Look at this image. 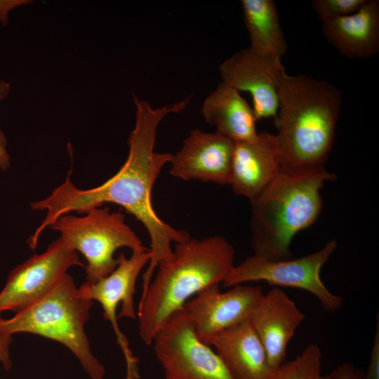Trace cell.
<instances>
[{
	"label": "cell",
	"mask_w": 379,
	"mask_h": 379,
	"mask_svg": "<svg viewBox=\"0 0 379 379\" xmlns=\"http://www.w3.org/2000/svg\"><path fill=\"white\" fill-rule=\"evenodd\" d=\"M326 39L343 55L369 58L379 51V1L367 0L356 12L324 23Z\"/></svg>",
	"instance_id": "e0dca14e"
},
{
	"label": "cell",
	"mask_w": 379,
	"mask_h": 379,
	"mask_svg": "<svg viewBox=\"0 0 379 379\" xmlns=\"http://www.w3.org/2000/svg\"><path fill=\"white\" fill-rule=\"evenodd\" d=\"M29 2L30 1L26 0H0V22L3 25H7L8 24L9 11Z\"/></svg>",
	"instance_id": "d4e9b609"
},
{
	"label": "cell",
	"mask_w": 379,
	"mask_h": 379,
	"mask_svg": "<svg viewBox=\"0 0 379 379\" xmlns=\"http://www.w3.org/2000/svg\"><path fill=\"white\" fill-rule=\"evenodd\" d=\"M261 286L238 284L221 292L219 285L208 287L184 305L192 318L197 337L204 343L251 316L263 295Z\"/></svg>",
	"instance_id": "7c38bea8"
},
{
	"label": "cell",
	"mask_w": 379,
	"mask_h": 379,
	"mask_svg": "<svg viewBox=\"0 0 379 379\" xmlns=\"http://www.w3.org/2000/svg\"><path fill=\"white\" fill-rule=\"evenodd\" d=\"M11 86L5 81H0V100H4L8 95ZM0 144L6 147V140L3 132L0 130Z\"/></svg>",
	"instance_id": "484cf974"
},
{
	"label": "cell",
	"mask_w": 379,
	"mask_h": 379,
	"mask_svg": "<svg viewBox=\"0 0 379 379\" xmlns=\"http://www.w3.org/2000/svg\"><path fill=\"white\" fill-rule=\"evenodd\" d=\"M77 216L70 213L58 218L49 228L58 232L87 261L86 279L95 283L112 273L119 263L114 253L126 247L132 252L147 249L125 221L121 211L96 206Z\"/></svg>",
	"instance_id": "8992f818"
},
{
	"label": "cell",
	"mask_w": 379,
	"mask_h": 379,
	"mask_svg": "<svg viewBox=\"0 0 379 379\" xmlns=\"http://www.w3.org/2000/svg\"><path fill=\"white\" fill-rule=\"evenodd\" d=\"M336 248V241L331 240L316 252L279 261L267 260L253 255L234 265L222 284L233 286L262 281L274 287L300 288L315 296L325 311L335 312L343 305V299L326 288L320 274Z\"/></svg>",
	"instance_id": "ba28073f"
},
{
	"label": "cell",
	"mask_w": 379,
	"mask_h": 379,
	"mask_svg": "<svg viewBox=\"0 0 379 379\" xmlns=\"http://www.w3.org/2000/svg\"><path fill=\"white\" fill-rule=\"evenodd\" d=\"M282 168L276 135L258 133L251 141L235 142L229 185L251 201L276 178Z\"/></svg>",
	"instance_id": "5bb4252c"
},
{
	"label": "cell",
	"mask_w": 379,
	"mask_h": 379,
	"mask_svg": "<svg viewBox=\"0 0 379 379\" xmlns=\"http://www.w3.org/2000/svg\"><path fill=\"white\" fill-rule=\"evenodd\" d=\"M234 246L223 237L190 238L175 244L173 258L161 262L142 293L138 332L151 345L168 318L202 290L223 283L234 267Z\"/></svg>",
	"instance_id": "7a4b0ae2"
},
{
	"label": "cell",
	"mask_w": 379,
	"mask_h": 379,
	"mask_svg": "<svg viewBox=\"0 0 379 379\" xmlns=\"http://www.w3.org/2000/svg\"><path fill=\"white\" fill-rule=\"evenodd\" d=\"M304 319L294 301L278 287L263 293L253 310L249 320L274 371L284 363L288 343Z\"/></svg>",
	"instance_id": "9a60e30c"
},
{
	"label": "cell",
	"mask_w": 379,
	"mask_h": 379,
	"mask_svg": "<svg viewBox=\"0 0 379 379\" xmlns=\"http://www.w3.org/2000/svg\"><path fill=\"white\" fill-rule=\"evenodd\" d=\"M367 0H314L312 6L324 23L350 15L358 11Z\"/></svg>",
	"instance_id": "44dd1931"
},
{
	"label": "cell",
	"mask_w": 379,
	"mask_h": 379,
	"mask_svg": "<svg viewBox=\"0 0 379 379\" xmlns=\"http://www.w3.org/2000/svg\"><path fill=\"white\" fill-rule=\"evenodd\" d=\"M341 105V91L326 80L283 74L275 120L281 168L324 166Z\"/></svg>",
	"instance_id": "3957f363"
},
{
	"label": "cell",
	"mask_w": 379,
	"mask_h": 379,
	"mask_svg": "<svg viewBox=\"0 0 379 379\" xmlns=\"http://www.w3.org/2000/svg\"><path fill=\"white\" fill-rule=\"evenodd\" d=\"M201 112L206 123L234 142L251 141L258 134L253 108L239 91L221 81L204 99Z\"/></svg>",
	"instance_id": "ac0fdd59"
},
{
	"label": "cell",
	"mask_w": 379,
	"mask_h": 379,
	"mask_svg": "<svg viewBox=\"0 0 379 379\" xmlns=\"http://www.w3.org/2000/svg\"><path fill=\"white\" fill-rule=\"evenodd\" d=\"M363 379H379V317L376 316L375 330L369 364Z\"/></svg>",
	"instance_id": "7402d4cb"
},
{
	"label": "cell",
	"mask_w": 379,
	"mask_h": 379,
	"mask_svg": "<svg viewBox=\"0 0 379 379\" xmlns=\"http://www.w3.org/2000/svg\"><path fill=\"white\" fill-rule=\"evenodd\" d=\"M235 142L215 131L192 130L170 162L169 173L183 180L229 185Z\"/></svg>",
	"instance_id": "4fadbf2b"
},
{
	"label": "cell",
	"mask_w": 379,
	"mask_h": 379,
	"mask_svg": "<svg viewBox=\"0 0 379 379\" xmlns=\"http://www.w3.org/2000/svg\"><path fill=\"white\" fill-rule=\"evenodd\" d=\"M150 258L149 248L132 252L129 258L119 253L118 265L112 273L93 284L85 281L78 288L82 297L98 301L101 305L103 317L110 322L128 366L133 364L137 358L133 356L126 337L119 328L117 319L122 317L137 319L133 300L135 283Z\"/></svg>",
	"instance_id": "30bf717a"
},
{
	"label": "cell",
	"mask_w": 379,
	"mask_h": 379,
	"mask_svg": "<svg viewBox=\"0 0 379 379\" xmlns=\"http://www.w3.org/2000/svg\"><path fill=\"white\" fill-rule=\"evenodd\" d=\"M10 166V157L6 147L0 144V168L6 171Z\"/></svg>",
	"instance_id": "4316f807"
},
{
	"label": "cell",
	"mask_w": 379,
	"mask_h": 379,
	"mask_svg": "<svg viewBox=\"0 0 379 379\" xmlns=\"http://www.w3.org/2000/svg\"><path fill=\"white\" fill-rule=\"evenodd\" d=\"M245 27L252 52L281 60L288 50L276 3L273 0H241Z\"/></svg>",
	"instance_id": "d6986e66"
},
{
	"label": "cell",
	"mask_w": 379,
	"mask_h": 379,
	"mask_svg": "<svg viewBox=\"0 0 379 379\" xmlns=\"http://www.w3.org/2000/svg\"><path fill=\"white\" fill-rule=\"evenodd\" d=\"M152 344L166 379H234L215 351L197 337L184 307L168 318Z\"/></svg>",
	"instance_id": "52a82bcc"
},
{
	"label": "cell",
	"mask_w": 379,
	"mask_h": 379,
	"mask_svg": "<svg viewBox=\"0 0 379 379\" xmlns=\"http://www.w3.org/2000/svg\"><path fill=\"white\" fill-rule=\"evenodd\" d=\"M322 352L318 345H308L293 360L284 362L276 371L273 379H332L321 370Z\"/></svg>",
	"instance_id": "ffe728a7"
},
{
	"label": "cell",
	"mask_w": 379,
	"mask_h": 379,
	"mask_svg": "<svg viewBox=\"0 0 379 379\" xmlns=\"http://www.w3.org/2000/svg\"><path fill=\"white\" fill-rule=\"evenodd\" d=\"M93 301L82 297L67 273L48 292L9 319L0 316V334L39 335L67 347L91 379H103L105 368L93 354L84 326Z\"/></svg>",
	"instance_id": "5b68a950"
},
{
	"label": "cell",
	"mask_w": 379,
	"mask_h": 379,
	"mask_svg": "<svg viewBox=\"0 0 379 379\" xmlns=\"http://www.w3.org/2000/svg\"><path fill=\"white\" fill-rule=\"evenodd\" d=\"M335 178L324 166L281 168L251 201L253 255L270 261L291 258L292 240L317 220L322 207L320 191Z\"/></svg>",
	"instance_id": "277c9868"
},
{
	"label": "cell",
	"mask_w": 379,
	"mask_h": 379,
	"mask_svg": "<svg viewBox=\"0 0 379 379\" xmlns=\"http://www.w3.org/2000/svg\"><path fill=\"white\" fill-rule=\"evenodd\" d=\"M218 72L221 82L251 95L258 120L277 119L279 85L286 72L281 60L262 56L246 48L225 60Z\"/></svg>",
	"instance_id": "8fae6325"
},
{
	"label": "cell",
	"mask_w": 379,
	"mask_h": 379,
	"mask_svg": "<svg viewBox=\"0 0 379 379\" xmlns=\"http://www.w3.org/2000/svg\"><path fill=\"white\" fill-rule=\"evenodd\" d=\"M133 96L135 124L128 140L129 151L125 163L115 175L91 189L78 188L72 182L69 173L48 197L31 202L32 210L46 213L27 242L35 249L43 232L63 215L73 211L83 213L105 203L121 206L142 224L149 234L151 258L142 276V290H145L158 265L173 258L172 244L190 238L187 232L175 229L157 215L152 202V191L162 168L172 158L171 153L154 150L158 126L168 114L185 110L191 98L153 108L148 102Z\"/></svg>",
	"instance_id": "6da1fadb"
},
{
	"label": "cell",
	"mask_w": 379,
	"mask_h": 379,
	"mask_svg": "<svg viewBox=\"0 0 379 379\" xmlns=\"http://www.w3.org/2000/svg\"><path fill=\"white\" fill-rule=\"evenodd\" d=\"M12 341V335L0 334V362L6 371L10 370L12 367L10 357V345Z\"/></svg>",
	"instance_id": "cb8c5ba5"
},
{
	"label": "cell",
	"mask_w": 379,
	"mask_h": 379,
	"mask_svg": "<svg viewBox=\"0 0 379 379\" xmlns=\"http://www.w3.org/2000/svg\"><path fill=\"white\" fill-rule=\"evenodd\" d=\"M215 348L234 379H273L276 373L249 319L216 334Z\"/></svg>",
	"instance_id": "2e32d148"
},
{
	"label": "cell",
	"mask_w": 379,
	"mask_h": 379,
	"mask_svg": "<svg viewBox=\"0 0 379 379\" xmlns=\"http://www.w3.org/2000/svg\"><path fill=\"white\" fill-rule=\"evenodd\" d=\"M331 375L332 379H363L361 372L351 362L338 366Z\"/></svg>",
	"instance_id": "603a6c76"
},
{
	"label": "cell",
	"mask_w": 379,
	"mask_h": 379,
	"mask_svg": "<svg viewBox=\"0 0 379 379\" xmlns=\"http://www.w3.org/2000/svg\"><path fill=\"white\" fill-rule=\"evenodd\" d=\"M83 265L77 251L60 237L41 254H35L10 272L0 292V314L15 313L48 292L69 268Z\"/></svg>",
	"instance_id": "9c48e42d"
}]
</instances>
